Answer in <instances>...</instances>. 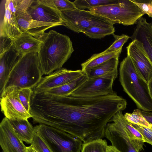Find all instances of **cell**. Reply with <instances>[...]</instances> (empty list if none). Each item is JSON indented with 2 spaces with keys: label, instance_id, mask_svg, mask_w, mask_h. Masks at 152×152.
Listing matches in <instances>:
<instances>
[{
  "label": "cell",
  "instance_id": "6da1fadb",
  "mask_svg": "<svg viewBox=\"0 0 152 152\" xmlns=\"http://www.w3.org/2000/svg\"><path fill=\"white\" fill-rule=\"evenodd\" d=\"M127 104L126 100L115 92L93 97L33 93L30 112L34 123L67 132L86 143L103 138L110 120L125 110Z\"/></svg>",
  "mask_w": 152,
  "mask_h": 152
},
{
  "label": "cell",
  "instance_id": "7a4b0ae2",
  "mask_svg": "<svg viewBox=\"0 0 152 152\" xmlns=\"http://www.w3.org/2000/svg\"><path fill=\"white\" fill-rule=\"evenodd\" d=\"M38 53L43 75L62 68L74 51L70 38L53 30L43 35Z\"/></svg>",
  "mask_w": 152,
  "mask_h": 152
},
{
  "label": "cell",
  "instance_id": "3957f363",
  "mask_svg": "<svg viewBox=\"0 0 152 152\" xmlns=\"http://www.w3.org/2000/svg\"><path fill=\"white\" fill-rule=\"evenodd\" d=\"M119 73V80L124 91L138 109L152 112V98L148 84L139 75L129 56L121 62Z\"/></svg>",
  "mask_w": 152,
  "mask_h": 152
},
{
  "label": "cell",
  "instance_id": "277c9868",
  "mask_svg": "<svg viewBox=\"0 0 152 152\" xmlns=\"http://www.w3.org/2000/svg\"><path fill=\"white\" fill-rule=\"evenodd\" d=\"M43 75L38 53L24 55L11 71L4 89L12 86L33 89L39 82Z\"/></svg>",
  "mask_w": 152,
  "mask_h": 152
},
{
  "label": "cell",
  "instance_id": "5b68a950",
  "mask_svg": "<svg viewBox=\"0 0 152 152\" xmlns=\"http://www.w3.org/2000/svg\"><path fill=\"white\" fill-rule=\"evenodd\" d=\"M122 111L117 112L110 120L106 126L104 137L121 152H140L143 149L144 142L130 134L125 126Z\"/></svg>",
  "mask_w": 152,
  "mask_h": 152
},
{
  "label": "cell",
  "instance_id": "8992f818",
  "mask_svg": "<svg viewBox=\"0 0 152 152\" xmlns=\"http://www.w3.org/2000/svg\"><path fill=\"white\" fill-rule=\"evenodd\" d=\"M89 10L115 24L134 25L145 14L131 0H118L117 3L92 8Z\"/></svg>",
  "mask_w": 152,
  "mask_h": 152
},
{
  "label": "cell",
  "instance_id": "52a82bcc",
  "mask_svg": "<svg viewBox=\"0 0 152 152\" xmlns=\"http://www.w3.org/2000/svg\"><path fill=\"white\" fill-rule=\"evenodd\" d=\"M35 131L44 140L53 152H80L82 141L64 131L43 124L34 127Z\"/></svg>",
  "mask_w": 152,
  "mask_h": 152
},
{
  "label": "cell",
  "instance_id": "ba28073f",
  "mask_svg": "<svg viewBox=\"0 0 152 152\" xmlns=\"http://www.w3.org/2000/svg\"><path fill=\"white\" fill-rule=\"evenodd\" d=\"M60 12L65 26L75 32L83 33L93 27L108 28L113 26L110 21L90 10L77 8Z\"/></svg>",
  "mask_w": 152,
  "mask_h": 152
},
{
  "label": "cell",
  "instance_id": "9c48e42d",
  "mask_svg": "<svg viewBox=\"0 0 152 152\" xmlns=\"http://www.w3.org/2000/svg\"><path fill=\"white\" fill-rule=\"evenodd\" d=\"M118 73H112L103 76L88 78L71 94L75 96L93 97L113 94V86Z\"/></svg>",
  "mask_w": 152,
  "mask_h": 152
},
{
  "label": "cell",
  "instance_id": "30bf717a",
  "mask_svg": "<svg viewBox=\"0 0 152 152\" xmlns=\"http://www.w3.org/2000/svg\"><path fill=\"white\" fill-rule=\"evenodd\" d=\"M19 88L15 86L5 88L0 94L1 110L9 120L28 119L32 117L30 112L24 108L18 95Z\"/></svg>",
  "mask_w": 152,
  "mask_h": 152
},
{
  "label": "cell",
  "instance_id": "8fae6325",
  "mask_svg": "<svg viewBox=\"0 0 152 152\" xmlns=\"http://www.w3.org/2000/svg\"><path fill=\"white\" fill-rule=\"evenodd\" d=\"M81 70H71L61 68L42 77L39 82L33 88L35 93H42L71 82L83 75Z\"/></svg>",
  "mask_w": 152,
  "mask_h": 152
},
{
  "label": "cell",
  "instance_id": "7c38bea8",
  "mask_svg": "<svg viewBox=\"0 0 152 152\" xmlns=\"http://www.w3.org/2000/svg\"><path fill=\"white\" fill-rule=\"evenodd\" d=\"M126 48L127 55L131 58L138 74L148 84L152 79V64L142 44L134 40Z\"/></svg>",
  "mask_w": 152,
  "mask_h": 152
},
{
  "label": "cell",
  "instance_id": "4fadbf2b",
  "mask_svg": "<svg viewBox=\"0 0 152 152\" xmlns=\"http://www.w3.org/2000/svg\"><path fill=\"white\" fill-rule=\"evenodd\" d=\"M0 145L3 152H27L26 147L5 117L0 124Z\"/></svg>",
  "mask_w": 152,
  "mask_h": 152
},
{
  "label": "cell",
  "instance_id": "5bb4252c",
  "mask_svg": "<svg viewBox=\"0 0 152 152\" xmlns=\"http://www.w3.org/2000/svg\"><path fill=\"white\" fill-rule=\"evenodd\" d=\"M27 12L34 20L65 26L60 11L47 4L43 0H34Z\"/></svg>",
  "mask_w": 152,
  "mask_h": 152
},
{
  "label": "cell",
  "instance_id": "9a60e30c",
  "mask_svg": "<svg viewBox=\"0 0 152 152\" xmlns=\"http://www.w3.org/2000/svg\"><path fill=\"white\" fill-rule=\"evenodd\" d=\"M16 19L19 29L22 33L28 34L39 40L47 29L54 26H62L60 24L34 20L27 12L17 17Z\"/></svg>",
  "mask_w": 152,
  "mask_h": 152
},
{
  "label": "cell",
  "instance_id": "2e32d148",
  "mask_svg": "<svg viewBox=\"0 0 152 152\" xmlns=\"http://www.w3.org/2000/svg\"><path fill=\"white\" fill-rule=\"evenodd\" d=\"M22 33L16 18L7 8L5 0H2L0 4V37L13 40Z\"/></svg>",
  "mask_w": 152,
  "mask_h": 152
},
{
  "label": "cell",
  "instance_id": "e0dca14e",
  "mask_svg": "<svg viewBox=\"0 0 152 152\" xmlns=\"http://www.w3.org/2000/svg\"><path fill=\"white\" fill-rule=\"evenodd\" d=\"M136 27L130 38L141 42L152 64V23L142 17L137 20Z\"/></svg>",
  "mask_w": 152,
  "mask_h": 152
},
{
  "label": "cell",
  "instance_id": "ac0fdd59",
  "mask_svg": "<svg viewBox=\"0 0 152 152\" xmlns=\"http://www.w3.org/2000/svg\"><path fill=\"white\" fill-rule=\"evenodd\" d=\"M22 56L13 44L8 50L0 55V94L4 89L11 71Z\"/></svg>",
  "mask_w": 152,
  "mask_h": 152
},
{
  "label": "cell",
  "instance_id": "d6986e66",
  "mask_svg": "<svg viewBox=\"0 0 152 152\" xmlns=\"http://www.w3.org/2000/svg\"><path fill=\"white\" fill-rule=\"evenodd\" d=\"M13 41V45L18 52L24 55L38 52L42 41L27 33H22Z\"/></svg>",
  "mask_w": 152,
  "mask_h": 152
},
{
  "label": "cell",
  "instance_id": "ffe728a7",
  "mask_svg": "<svg viewBox=\"0 0 152 152\" xmlns=\"http://www.w3.org/2000/svg\"><path fill=\"white\" fill-rule=\"evenodd\" d=\"M15 132L20 139L27 144L32 143L35 132L34 128L28 119L10 120Z\"/></svg>",
  "mask_w": 152,
  "mask_h": 152
},
{
  "label": "cell",
  "instance_id": "44dd1931",
  "mask_svg": "<svg viewBox=\"0 0 152 152\" xmlns=\"http://www.w3.org/2000/svg\"><path fill=\"white\" fill-rule=\"evenodd\" d=\"M119 57L111 58L85 72L88 78L100 77L112 73H118Z\"/></svg>",
  "mask_w": 152,
  "mask_h": 152
},
{
  "label": "cell",
  "instance_id": "7402d4cb",
  "mask_svg": "<svg viewBox=\"0 0 152 152\" xmlns=\"http://www.w3.org/2000/svg\"><path fill=\"white\" fill-rule=\"evenodd\" d=\"M85 73L79 78L68 83L54 88L44 92L50 95L60 97H64L70 95L88 79Z\"/></svg>",
  "mask_w": 152,
  "mask_h": 152
},
{
  "label": "cell",
  "instance_id": "603a6c76",
  "mask_svg": "<svg viewBox=\"0 0 152 152\" xmlns=\"http://www.w3.org/2000/svg\"><path fill=\"white\" fill-rule=\"evenodd\" d=\"M122 50L109 53H104L102 52L94 54L81 64V70L85 72L91 68L113 58L119 57Z\"/></svg>",
  "mask_w": 152,
  "mask_h": 152
},
{
  "label": "cell",
  "instance_id": "cb8c5ba5",
  "mask_svg": "<svg viewBox=\"0 0 152 152\" xmlns=\"http://www.w3.org/2000/svg\"><path fill=\"white\" fill-rule=\"evenodd\" d=\"M7 8L15 17L27 12L34 0H5Z\"/></svg>",
  "mask_w": 152,
  "mask_h": 152
},
{
  "label": "cell",
  "instance_id": "d4e9b609",
  "mask_svg": "<svg viewBox=\"0 0 152 152\" xmlns=\"http://www.w3.org/2000/svg\"><path fill=\"white\" fill-rule=\"evenodd\" d=\"M118 0H76L73 2L77 9L84 10L96 7L116 3Z\"/></svg>",
  "mask_w": 152,
  "mask_h": 152
},
{
  "label": "cell",
  "instance_id": "484cf974",
  "mask_svg": "<svg viewBox=\"0 0 152 152\" xmlns=\"http://www.w3.org/2000/svg\"><path fill=\"white\" fill-rule=\"evenodd\" d=\"M115 31L114 26L108 28L93 27L84 30L83 33L91 38L100 39L106 36L113 35Z\"/></svg>",
  "mask_w": 152,
  "mask_h": 152
},
{
  "label": "cell",
  "instance_id": "4316f807",
  "mask_svg": "<svg viewBox=\"0 0 152 152\" xmlns=\"http://www.w3.org/2000/svg\"><path fill=\"white\" fill-rule=\"evenodd\" d=\"M108 146L105 140L99 139L83 143L80 152H107Z\"/></svg>",
  "mask_w": 152,
  "mask_h": 152
},
{
  "label": "cell",
  "instance_id": "83f0119b",
  "mask_svg": "<svg viewBox=\"0 0 152 152\" xmlns=\"http://www.w3.org/2000/svg\"><path fill=\"white\" fill-rule=\"evenodd\" d=\"M124 116L125 119L131 123L152 128V125L149 123L136 109L132 113H126Z\"/></svg>",
  "mask_w": 152,
  "mask_h": 152
},
{
  "label": "cell",
  "instance_id": "f1b7e54d",
  "mask_svg": "<svg viewBox=\"0 0 152 152\" xmlns=\"http://www.w3.org/2000/svg\"><path fill=\"white\" fill-rule=\"evenodd\" d=\"M115 40L113 43L107 49L102 52L104 53H109L122 50L124 45L127 41L129 37L126 34L121 35H113Z\"/></svg>",
  "mask_w": 152,
  "mask_h": 152
},
{
  "label": "cell",
  "instance_id": "f546056e",
  "mask_svg": "<svg viewBox=\"0 0 152 152\" xmlns=\"http://www.w3.org/2000/svg\"><path fill=\"white\" fill-rule=\"evenodd\" d=\"M32 89L29 88H19L18 95L20 100L25 109L30 112V102Z\"/></svg>",
  "mask_w": 152,
  "mask_h": 152
},
{
  "label": "cell",
  "instance_id": "4dcf8cb0",
  "mask_svg": "<svg viewBox=\"0 0 152 152\" xmlns=\"http://www.w3.org/2000/svg\"><path fill=\"white\" fill-rule=\"evenodd\" d=\"M31 144L35 146L39 152H53L43 138L35 132Z\"/></svg>",
  "mask_w": 152,
  "mask_h": 152
},
{
  "label": "cell",
  "instance_id": "1f68e13d",
  "mask_svg": "<svg viewBox=\"0 0 152 152\" xmlns=\"http://www.w3.org/2000/svg\"><path fill=\"white\" fill-rule=\"evenodd\" d=\"M144 12L152 18V0H131Z\"/></svg>",
  "mask_w": 152,
  "mask_h": 152
},
{
  "label": "cell",
  "instance_id": "d6a6232c",
  "mask_svg": "<svg viewBox=\"0 0 152 152\" xmlns=\"http://www.w3.org/2000/svg\"><path fill=\"white\" fill-rule=\"evenodd\" d=\"M55 8L59 11L77 9L73 2L68 0H52Z\"/></svg>",
  "mask_w": 152,
  "mask_h": 152
},
{
  "label": "cell",
  "instance_id": "836d02e7",
  "mask_svg": "<svg viewBox=\"0 0 152 152\" xmlns=\"http://www.w3.org/2000/svg\"><path fill=\"white\" fill-rule=\"evenodd\" d=\"M131 124L142 134L143 137L144 142L148 143L152 145V128Z\"/></svg>",
  "mask_w": 152,
  "mask_h": 152
},
{
  "label": "cell",
  "instance_id": "e575fe53",
  "mask_svg": "<svg viewBox=\"0 0 152 152\" xmlns=\"http://www.w3.org/2000/svg\"><path fill=\"white\" fill-rule=\"evenodd\" d=\"M124 123L127 129L130 134L137 140L144 142L143 137L142 134L125 118Z\"/></svg>",
  "mask_w": 152,
  "mask_h": 152
},
{
  "label": "cell",
  "instance_id": "d590c367",
  "mask_svg": "<svg viewBox=\"0 0 152 152\" xmlns=\"http://www.w3.org/2000/svg\"><path fill=\"white\" fill-rule=\"evenodd\" d=\"M13 41L4 37H0V55L8 50L12 45Z\"/></svg>",
  "mask_w": 152,
  "mask_h": 152
},
{
  "label": "cell",
  "instance_id": "8d00e7d4",
  "mask_svg": "<svg viewBox=\"0 0 152 152\" xmlns=\"http://www.w3.org/2000/svg\"><path fill=\"white\" fill-rule=\"evenodd\" d=\"M136 110L149 123L152 125V112L144 111L139 109Z\"/></svg>",
  "mask_w": 152,
  "mask_h": 152
},
{
  "label": "cell",
  "instance_id": "74e56055",
  "mask_svg": "<svg viewBox=\"0 0 152 152\" xmlns=\"http://www.w3.org/2000/svg\"><path fill=\"white\" fill-rule=\"evenodd\" d=\"M26 149L27 152H39L35 146L31 144L26 147Z\"/></svg>",
  "mask_w": 152,
  "mask_h": 152
},
{
  "label": "cell",
  "instance_id": "f35d334b",
  "mask_svg": "<svg viewBox=\"0 0 152 152\" xmlns=\"http://www.w3.org/2000/svg\"><path fill=\"white\" fill-rule=\"evenodd\" d=\"M107 152H121L115 147L112 145H108Z\"/></svg>",
  "mask_w": 152,
  "mask_h": 152
},
{
  "label": "cell",
  "instance_id": "ab89813d",
  "mask_svg": "<svg viewBox=\"0 0 152 152\" xmlns=\"http://www.w3.org/2000/svg\"><path fill=\"white\" fill-rule=\"evenodd\" d=\"M150 94L152 98V79L148 84Z\"/></svg>",
  "mask_w": 152,
  "mask_h": 152
}]
</instances>
